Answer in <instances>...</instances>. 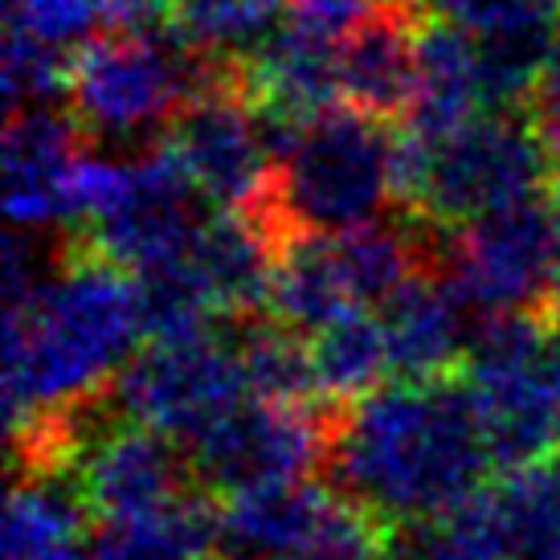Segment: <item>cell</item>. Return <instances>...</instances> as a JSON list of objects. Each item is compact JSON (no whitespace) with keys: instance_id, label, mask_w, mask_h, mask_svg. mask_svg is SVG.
Here are the masks:
<instances>
[{"instance_id":"cell-34","label":"cell","mask_w":560,"mask_h":560,"mask_svg":"<svg viewBox=\"0 0 560 560\" xmlns=\"http://www.w3.org/2000/svg\"><path fill=\"white\" fill-rule=\"evenodd\" d=\"M528 115L536 119L545 143L552 148V156H560V37H557L552 58H548L545 79H540V86H536V94H532Z\"/></svg>"},{"instance_id":"cell-8","label":"cell","mask_w":560,"mask_h":560,"mask_svg":"<svg viewBox=\"0 0 560 560\" xmlns=\"http://www.w3.org/2000/svg\"><path fill=\"white\" fill-rule=\"evenodd\" d=\"M192 188L197 185L188 180L168 143H148L131 164H119V180L107 201L94 209L82 230H74V237L94 258L136 275L176 262L192 249L205 225Z\"/></svg>"},{"instance_id":"cell-3","label":"cell","mask_w":560,"mask_h":560,"mask_svg":"<svg viewBox=\"0 0 560 560\" xmlns=\"http://www.w3.org/2000/svg\"><path fill=\"white\" fill-rule=\"evenodd\" d=\"M393 201V136L360 110H327L275 164L246 218L282 249L303 234L357 230Z\"/></svg>"},{"instance_id":"cell-4","label":"cell","mask_w":560,"mask_h":560,"mask_svg":"<svg viewBox=\"0 0 560 560\" xmlns=\"http://www.w3.org/2000/svg\"><path fill=\"white\" fill-rule=\"evenodd\" d=\"M548 315H487L470 336V393L479 401L482 434L499 467H528L552 458L560 442V393L548 373Z\"/></svg>"},{"instance_id":"cell-10","label":"cell","mask_w":560,"mask_h":560,"mask_svg":"<svg viewBox=\"0 0 560 560\" xmlns=\"http://www.w3.org/2000/svg\"><path fill=\"white\" fill-rule=\"evenodd\" d=\"M164 143L180 160L197 192L237 213H246L262 197L266 180L275 172L254 107L242 91H221L188 103L168 124Z\"/></svg>"},{"instance_id":"cell-36","label":"cell","mask_w":560,"mask_h":560,"mask_svg":"<svg viewBox=\"0 0 560 560\" xmlns=\"http://www.w3.org/2000/svg\"><path fill=\"white\" fill-rule=\"evenodd\" d=\"M552 307H557V319H560V242H557V270H552Z\"/></svg>"},{"instance_id":"cell-22","label":"cell","mask_w":560,"mask_h":560,"mask_svg":"<svg viewBox=\"0 0 560 560\" xmlns=\"http://www.w3.org/2000/svg\"><path fill=\"white\" fill-rule=\"evenodd\" d=\"M512 560H560V458L508 470L482 491Z\"/></svg>"},{"instance_id":"cell-21","label":"cell","mask_w":560,"mask_h":560,"mask_svg":"<svg viewBox=\"0 0 560 560\" xmlns=\"http://www.w3.org/2000/svg\"><path fill=\"white\" fill-rule=\"evenodd\" d=\"M266 307L275 315V324L291 331H312V336L348 312H360L343 287L331 242L319 234H303L279 249Z\"/></svg>"},{"instance_id":"cell-1","label":"cell","mask_w":560,"mask_h":560,"mask_svg":"<svg viewBox=\"0 0 560 560\" xmlns=\"http://www.w3.org/2000/svg\"><path fill=\"white\" fill-rule=\"evenodd\" d=\"M327 467L343 499L385 528L454 512L491 467L470 381H401L331 409Z\"/></svg>"},{"instance_id":"cell-2","label":"cell","mask_w":560,"mask_h":560,"mask_svg":"<svg viewBox=\"0 0 560 560\" xmlns=\"http://www.w3.org/2000/svg\"><path fill=\"white\" fill-rule=\"evenodd\" d=\"M140 336L136 282L70 234L54 279L25 307L4 312L9 438L107 397Z\"/></svg>"},{"instance_id":"cell-12","label":"cell","mask_w":560,"mask_h":560,"mask_svg":"<svg viewBox=\"0 0 560 560\" xmlns=\"http://www.w3.org/2000/svg\"><path fill=\"white\" fill-rule=\"evenodd\" d=\"M82 127L58 107H30L4 127V213L13 230H62L79 221Z\"/></svg>"},{"instance_id":"cell-27","label":"cell","mask_w":560,"mask_h":560,"mask_svg":"<svg viewBox=\"0 0 560 560\" xmlns=\"http://www.w3.org/2000/svg\"><path fill=\"white\" fill-rule=\"evenodd\" d=\"M237 357L246 369L249 393L258 401L307 405L315 397L312 352L282 324H246L237 336Z\"/></svg>"},{"instance_id":"cell-35","label":"cell","mask_w":560,"mask_h":560,"mask_svg":"<svg viewBox=\"0 0 560 560\" xmlns=\"http://www.w3.org/2000/svg\"><path fill=\"white\" fill-rule=\"evenodd\" d=\"M172 13H176V0H107V16L115 21V30L156 33L160 25H168Z\"/></svg>"},{"instance_id":"cell-25","label":"cell","mask_w":560,"mask_h":560,"mask_svg":"<svg viewBox=\"0 0 560 560\" xmlns=\"http://www.w3.org/2000/svg\"><path fill=\"white\" fill-rule=\"evenodd\" d=\"M136 295H140V319L143 336L152 343H185L213 336L218 327V303L205 291L197 266L185 258L164 262L156 270L136 275Z\"/></svg>"},{"instance_id":"cell-38","label":"cell","mask_w":560,"mask_h":560,"mask_svg":"<svg viewBox=\"0 0 560 560\" xmlns=\"http://www.w3.org/2000/svg\"><path fill=\"white\" fill-rule=\"evenodd\" d=\"M552 201H557V213H560V156H557V172H552Z\"/></svg>"},{"instance_id":"cell-5","label":"cell","mask_w":560,"mask_h":560,"mask_svg":"<svg viewBox=\"0 0 560 560\" xmlns=\"http://www.w3.org/2000/svg\"><path fill=\"white\" fill-rule=\"evenodd\" d=\"M557 242L560 213L552 197L536 192L524 201L499 205L463 230H454L442 279L451 282L454 295L470 312L557 319L552 307Z\"/></svg>"},{"instance_id":"cell-9","label":"cell","mask_w":560,"mask_h":560,"mask_svg":"<svg viewBox=\"0 0 560 560\" xmlns=\"http://www.w3.org/2000/svg\"><path fill=\"white\" fill-rule=\"evenodd\" d=\"M188 451L201 487L230 499L295 487L327 463V413L254 397L209 425Z\"/></svg>"},{"instance_id":"cell-32","label":"cell","mask_w":560,"mask_h":560,"mask_svg":"<svg viewBox=\"0 0 560 560\" xmlns=\"http://www.w3.org/2000/svg\"><path fill=\"white\" fill-rule=\"evenodd\" d=\"M373 9V0H287L282 25L319 37V42H336L357 30Z\"/></svg>"},{"instance_id":"cell-16","label":"cell","mask_w":560,"mask_h":560,"mask_svg":"<svg viewBox=\"0 0 560 560\" xmlns=\"http://www.w3.org/2000/svg\"><path fill=\"white\" fill-rule=\"evenodd\" d=\"M482 107L479 42L442 16H421L418 25V91L405 131L442 143L475 124Z\"/></svg>"},{"instance_id":"cell-7","label":"cell","mask_w":560,"mask_h":560,"mask_svg":"<svg viewBox=\"0 0 560 560\" xmlns=\"http://www.w3.org/2000/svg\"><path fill=\"white\" fill-rule=\"evenodd\" d=\"M107 401L131 425L192 446L209 425L249 401V381L237 343L213 331L185 343H152L115 376Z\"/></svg>"},{"instance_id":"cell-28","label":"cell","mask_w":560,"mask_h":560,"mask_svg":"<svg viewBox=\"0 0 560 560\" xmlns=\"http://www.w3.org/2000/svg\"><path fill=\"white\" fill-rule=\"evenodd\" d=\"M397 560H512L499 540V528L491 520V508L482 491L467 503H458L454 512L413 524L405 536Z\"/></svg>"},{"instance_id":"cell-19","label":"cell","mask_w":560,"mask_h":560,"mask_svg":"<svg viewBox=\"0 0 560 560\" xmlns=\"http://www.w3.org/2000/svg\"><path fill=\"white\" fill-rule=\"evenodd\" d=\"M336 495L295 482L230 499L218 512V548L230 560H287L331 512Z\"/></svg>"},{"instance_id":"cell-15","label":"cell","mask_w":560,"mask_h":560,"mask_svg":"<svg viewBox=\"0 0 560 560\" xmlns=\"http://www.w3.org/2000/svg\"><path fill=\"white\" fill-rule=\"evenodd\" d=\"M470 307L434 270H421L381 307L389 343V364L401 381H442L454 376L458 357L470 352Z\"/></svg>"},{"instance_id":"cell-23","label":"cell","mask_w":560,"mask_h":560,"mask_svg":"<svg viewBox=\"0 0 560 560\" xmlns=\"http://www.w3.org/2000/svg\"><path fill=\"white\" fill-rule=\"evenodd\" d=\"M307 352H312L315 397L331 401V409L376 393V381L393 369L385 327L364 312H348L331 327L315 331Z\"/></svg>"},{"instance_id":"cell-30","label":"cell","mask_w":560,"mask_h":560,"mask_svg":"<svg viewBox=\"0 0 560 560\" xmlns=\"http://www.w3.org/2000/svg\"><path fill=\"white\" fill-rule=\"evenodd\" d=\"M389 528L360 512L357 503L336 495L331 512L319 520V528L303 540L287 560H385L389 557Z\"/></svg>"},{"instance_id":"cell-11","label":"cell","mask_w":560,"mask_h":560,"mask_svg":"<svg viewBox=\"0 0 560 560\" xmlns=\"http://www.w3.org/2000/svg\"><path fill=\"white\" fill-rule=\"evenodd\" d=\"M86 512L103 524H127L148 515L168 512L185 491V463L168 438L152 434L143 425H103L82 442L79 458L70 467Z\"/></svg>"},{"instance_id":"cell-13","label":"cell","mask_w":560,"mask_h":560,"mask_svg":"<svg viewBox=\"0 0 560 560\" xmlns=\"http://www.w3.org/2000/svg\"><path fill=\"white\" fill-rule=\"evenodd\" d=\"M413 9L376 4L357 30L343 37L336 66H340V98L348 110H360L376 124L409 119L413 91H418V25Z\"/></svg>"},{"instance_id":"cell-24","label":"cell","mask_w":560,"mask_h":560,"mask_svg":"<svg viewBox=\"0 0 560 560\" xmlns=\"http://www.w3.org/2000/svg\"><path fill=\"white\" fill-rule=\"evenodd\" d=\"M218 512L197 495H185L168 512L127 524H103L91 540V560H213Z\"/></svg>"},{"instance_id":"cell-39","label":"cell","mask_w":560,"mask_h":560,"mask_svg":"<svg viewBox=\"0 0 560 560\" xmlns=\"http://www.w3.org/2000/svg\"><path fill=\"white\" fill-rule=\"evenodd\" d=\"M540 4H548V9H552V13H560V0H540Z\"/></svg>"},{"instance_id":"cell-26","label":"cell","mask_w":560,"mask_h":560,"mask_svg":"<svg viewBox=\"0 0 560 560\" xmlns=\"http://www.w3.org/2000/svg\"><path fill=\"white\" fill-rule=\"evenodd\" d=\"M287 0H176L168 30L192 49L242 58L270 37Z\"/></svg>"},{"instance_id":"cell-14","label":"cell","mask_w":560,"mask_h":560,"mask_svg":"<svg viewBox=\"0 0 560 560\" xmlns=\"http://www.w3.org/2000/svg\"><path fill=\"white\" fill-rule=\"evenodd\" d=\"M237 66H242V94L258 115L307 127L319 115L336 110L340 66H336L331 42L282 25L262 46L242 54Z\"/></svg>"},{"instance_id":"cell-6","label":"cell","mask_w":560,"mask_h":560,"mask_svg":"<svg viewBox=\"0 0 560 560\" xmlns=\"http://www.w3.org/2000/svg\"><path fill=\"white\" fill-rule=\"evenodd\" d=\"M552 172H557L552 148L532 115L524 110L487 115L451 140L434 143L430 180L413 213L442 230H463L499 205L545 192L552 185Z\"/></svg>"},{"instance_id":"cell-17","label":"cell","mask_w":560,"mask_h":560,"mask_svg":"<svg viewBox=\"0 0 560 560\" xmlns=\"http://www.w3.org/2000/svg\"><path fill=\"white\" fill-rule=\"evenodd\" d=\"M279 249L262 234V225L237 209H221L205 218L201 234L188 249L205 291L213 295L221 315H254L270 295Z\"/></svg>"},{"instance_id":"cell-20","label":"cell","mask_w":560,"mask_h":560,"mask_svg":"<svg viewBox=\"0 0 560 560\" xmlns=\"http://www.w3.org/2000/svg\"><path fill=\"white\" fill-rule=\"evenodd\" d=\"M557 37V13L540 0H532L528 9H520L499 30L475 37L479 42L482 107H491V115L524 110V103L532 107V94L545 79Z\"/></svg>"},{"instance_id":"cell-37","label":"cell","mask_w":560,"mask_h":560,"mask_svg":"<svg viewBox=\"0 0 560 560\" xmlns=\"http://www.w3.org/2000/svg\"><path fill=\"white\" fill-rule=\"evenodd\" d=\"M376 4H397V9H413V13H425V0H376Z\"/></svg>"},{"instance_id":"cell-33","label":"cell","mask_w":560,"mask_h":560,"mask_svg":"<svg viewBox=\"0 0 560 560\" xmlns=\"http://www.w3.org/2000/svg\"><path fill=\"white\" fill-rule=\"evenodd\" d=\"M528 4L532 0H425V13L467 30L470 37H482V33L499 30L503 21H512Z\"/></svg>"},{"instance_id":"cell-31","label":"cell","mask_w":560,"mask_h":560,"mask_svg":"<svg viewBox=\"0 0 560 560\" xmlns=\"http://www.w3.org/2000/svg\"><path fill=\"white\" fill-rule=\"evenodd\" d=\"M103 13H107V0H9L4 21L37 33L49 46L66 49L74 42L86 46Z\"/></svg>"},{"instance_id":"cell-18","label":"cell","mask_w":560,"mask_h":560,"mask_svg":"<svg viewBox=\"0 0 560 560\" xmlns=\"http://www.w3.org/2000/svg\"><path fill=\"white\" fill-rule=\"evenodd\" d=\"M86 515L70 475H16L4 503V560H91Z\"/></svg>"},{"instance_id":"cell-29","label":"cell","mask_w":560,"mask_h":560,"mask_svg":"<svg viewBox=\"0 0 560 560\" xmlns=\"http://www.w3.org/2000/svg\"><path fill=\"white\" fill-rule=\"evenodd\" d=\"M66 79H70V62H62V49L4 21V82L0 86H4L9 115L49 107L58 94H66Z\"/></svg>"}]
</instances>
